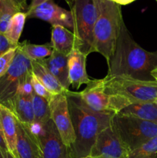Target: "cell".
<instances>
[{"label": "cell", "instance_id": "cell-1", "mask_svg": "<svg viewBox=\"0 0 157 158\" xmlns=\"http://www.w3.org/2000/svg\"><path fill=\"white\" fill-rule=\"evenodd\" d=\"M107 63V75H124L141 80H154L151 72L157 67V51L152 52L142 48L123 23L113 53Z\"/></svg>", "mask_w": 157, "mask_h": 158}, {"label": "cell", "instance_id": "cell-2", "mask_svg": "<svg viewBox=\"0 0 157 158\" xmlns=\"http://www.w3.org/2000/svg\"><path fill=\"white\" fill-rule=\"evenodd\" d=\"M71 120L75 134V141L69 149L70 158H81L90 155L91 150L99 134L109 127L115 114L99 113L88 107L77 92L68 90Z\"/></svg>", "mask_w": 157, "mask_h": 158}, {"label": "cell", "instance_id": "cell-3", "mask_svg": "<svg viewBox=\"0 0 157 158\" xmlns=\"http://www.w3.org/2000/svg\"><path fill=\"white\" fill-rule=\"evenodd\" d=\"M97 19L93 30V52L109 60L113 53L124 23L121 7L110 0H94Z\"/></svg>", "mask_w": 157, "mask_h": 158}, {"label": "cell", "instance_id": "cell-4", "mask_svg": "<svg viewBox=\"0 0 157 158\" xmlns=\"http://www.w3.org/2000/svg\"><path fill=\"white\" fill-rule=\"evenodd\" d=\"M69 6L75 35V47L88 56L93 52V30L97 19L94 0H66Z\"/></svg>", "mask_w": 157, "mask_h": 158}, {"label": "cell", "instance_id": "cell-5", "mask_svg": "<svg viewBox=\"0 0 157 158\" xmlns=\"http://www.w3.org/2000/svg\"><path fill=\"white\" fill-rule=\"evenodd\" d=\"M103 80L105 91L135 102H155L157 98V81L141 80L124 75H106Z\"/></svg>", "mask_w": 157, "mask_h": 158}, {"label": "cell", "instance_id": "cell-6", "mask_svg": "<svg viewBox=\"0 0 157 158\" xmlns=\"http://www.w3.org/2000/svg\"><path fill=\"white\" fill-rule=\"evenodd\" d=\"M111 127L129 151L157 136V123L119 114L112 117Z\"/></svg>", "mask_w": 157, "mask_h": 158}, {"label": "cell", "instance_id": "cell-7", "mask_svg": "<svg viewBox=\"0 0 157 158\" xmlns=\"http://www.w3.org/2000/svg\"><path fill=\"white\" fill-rule=\"evenodd\" d=\"M77 94L83 103L95 112L117 114L131 104L129 100L120 96L108 94L103 87L102 79L90 80L87 86Z\"/></svg>", "mask_w": 157, "mask_h": 158}, {"label": "cell", "instance_id": "cell-8", "mask_svg": "<svg viewBox=\"0 0 157 158\" xmlns=\"http://www.w3.org/2000/svg\"><path fill=\"white\" fill-rule=\"evenodd\" d=\"M32 74L31 60L17 46L14 60L7 72L0 78V104L7 107L22 83Z\"/></svg>", "mask_w": 157, "mask_h": 158}, {"label": "cell", "instance_id": "cell-9", "mask_svg": "<svg viewBox=\"0 0 157 158\" xmlns=\"http://www.w3.org/2000/svg\"><path fill=\"white\" fill-rule=\"evenodd\" d=\"M49 108L51 120L69 151L76 137L71 120L66 94H55L49 101Z\"/></svg>", "mask_w": 157, "mask_h": 158}, {"label": "cell", "instance_id": "cell-10", "mask_svg": "<svg viewBox=\"0 0 157 158\" xmlns=\"http://www.w3.org/2000/svg\"><path fill=\"white\" fill-rule=\"evenodd\" d=\"M33 137L38 143L42 158H70L69 149L51 119L42 123L41 131Z\"/></svg>", "mask_w": 157, "mask_h": 158}, {"label": "cell", "instance_id": "cell-11", "mask_svg": "<svg viewBox=\"0 0 157 158\" xmlns=\"http://www.w3.org/2000/svg\"><path fill=\"white\" fill-rule=\"evenodd\" d=\"M129 149L115 134L111 126L97 137L90 156L102 158H128Z\"/></svg>", "mask_w": 157, "mask_h": 158}, {"label": "cell", "instance_id": "cell-12", "mask_svg": "<svg viewBox=\"0 0 157 158\" xmlns=\"http://www.w3.org/2000/svg\"><path fill=\"white\" fill-rule=\"evenodd\" d=\"M26 13L29 18L39 19L48 22L52 26H62L73 29L70 11L60 7L52 0L37 6L35 9L28 10Z\"/></svg>", "mask_w": 157, "mask_h": 158}, {"label": "cell", "instance_id": "cell-13", "mask_svg": "<svg viewBox=\"0 0 157 158\" xmlns=\"http://www.w3.org/2000/svg\"><path fill=\"white\" fill-rule=\"evenodd\" d=\"M86 57L76 48H73L68 55L69 83L75 89H78L83 84L87 85L91 80L86 72Z\"/></svg>", "mask_w": 157, "mask_h": 158}, {"label": "cell", "instance_id": "cell-14", "mask_svg": "<svg viewBox=\"0 0 157 158\" xmlns=\"http://www.w3.org/2000/svg\"><path fill=\"white\" fill-rule=\"evenodd\" d=\"M16 158H42L37 140L16 119Z\"/></svg>", "mask_w": 157, "mask_h": 158}, {"label": "cell", "instance_id": "cell-15", "mask_svg": "<svg viewBox=\"0 0 157 158\" xmlns=\"http://www.w3.org/2000/svg\"><path fill=\"white\" fill-rule=\"evenodd\" d=\"M0 131L9 152L16 158V118L12 111L0 104Z\"/></svg>", "mask_w": 157, "mask_h": 158}, {"label": "cell", "instance_id": "cell-16", "mask_svg": "<svg viewBox=\"0 0 157 158\" xmlns=\"http://www.w3.org/2000/svg\"><path fill=\"white\" fill-rule=\"evenodd\" d=\"M43 65L58 80L62 86L67 90L70 86L69 80V67L68 56L54 50L49 57L41 60Z\"/></svg>", "mask_w": 157, "mask_h": 158}, {"label": "cell", "instance_id": "cell-17", "mask_svg": "<svg viewBox=\"0 0 157 158\" xmlns=\"http://www.w3.org/2000/svg\"><path fill=\"white\" fill-rule=\"evenodd\" d=\"M7 108L12 111L15 118L22 123L29 124L35 121L32 109V95L27 96L17 94Z\"/></svg>", "mask_w": 157, "mask_h": 158}, {"label": "cell", "instance_id": "cell-18", "mask_svg": "<svg viewBox=\"0 0 157 158\" xmlns=\"http://www.w3.org/2000/svg\"><path fill=\"white\" fill-rule=\"evenodd\" d=\"M49 43L54 50L68 56L75 47V35L64 26H52Z\"/></svg>", "mask_w": 157, "mask_h": 158}, {"label": "cell", "instance_id": "cell-19", "mask_svg": "<svg viewBox=\"0 0 157 158\" xmlns=\"http://www.w3.org/2000/svg\"><path fill=\"white\" fill-rule=\"evenodd\" d=\"M119 114L157 123V105L155 102H135L122 110Z\"/></svg>", "mask_w": 157, "mask_h": 158}, {"label": "cell", "instance_id": "cell-20", "mask_svg": "<svg viewBox=\"0 0 157 158\" xmlns=\"http://www.w3.org/2000/svg\"><path fill=\"white\" fill-rule=\"evenodd\" d=\"M31 63L32 73L52 94H61L67 92V89L62 86L58 80L48 70L40 60H31Z\"/></svg>", "mask_w": 157, "mask_h": 158}, {"label": "cell", "instance_id": "cell-21", "mask_svg": "<svg viewBox=\"0 0 157 158\" xmlns=\"http://www.w3.org/2000/svg\"><path fill=\"white\" fill-rule=\"evenodd\" d=\"M18 47L31 60H41L48 58L53 52V49L50 43L36 45L25 41L21 43H18Z\"/></svg>", "mask_w": 157, "mask_h": 158}, {"label": "cell", "instance_id": "cell-22", "mask_svg": "<svg viewBox=\"0 0 157 158\" xmlns=\"http://www.w3.org/2000/svg\"><path fill=\"white\" fill-rule=\"evenodd\" d=\"M27 18L26 12H18L13 15L9 23L5 36L13 45H18L21 34L24 28L26 19Z\"/></svg>", "mask_w": 157, "mask_h": 158}, {"label": "cell", "instance_id": "cell-23", "mask_svg": "<svg viewBox=\"0 0 157 158\" xmlns=\"http://www.w3.org/2000/svg\"><path fill=\"white\" fill-rule=\"evenodd\" d=\"M32 103L35 121L39 123L49 121L51 119L49 102L33 92L32 94Z\"/></svg>", "mask_w": 157, "mask_h": 158}, {"label": "cell", "instance_id": "cell-24", "mask_svg": "<svg viewBox=\"0 0 157 158\" xmlns=\"http://www.w3.org/2000/svg\"><path fill=\"white\" fill-rule=\"evenodd\" d=\"M157 136L129 151L128 158H156Z\"/></svg>", "mask_w": 157, "mask_h": 158}, {"label": "cell", "instance_id": "cell-25", "mask_svg": "<svg viewBox=\"0 0 157 158\" xmlns=\"http://www.w3.org/2000/svg\"><path fill=\"white\" fill-rule=\"evenodd\" d=\"M19 11L12 4L11 2L9 0H3L2 9L0 13V33L5 34L11 19Z\"/></svg>", "mask_w": 157, "mask_h": 158}, {"label": "cell", "instance_id": "cell-26", "mask_svg": "<svg viewBox=\"0 0 157 158\" xmlns=\"http://www.w3.org/2000/svg\"><path fill=\"white\" fill-rule=\"evenodd\" d=\"M31 83H32V89H33V92L35 94H37L39 97H43L48 101H50L51 99L52 98L55 94H52L39 80L37 79V77L34 75L32 73V77H31Z\"/></svg>", "mask_w": 157, "mask_h": 158}, {"label": "cell", "instance_id": "cell-27", "mask_svg": "<svg viewBox=\"0 0 157 158\" xmlns=\"http://www.w3.org/2000/svg\"><path fill=\"white\" fill-rule=\"evenodd\" d=\"M16 49L17 47L12 48L0 57V78L7 72L10 67L15 56Z\"/></svg>", "mask_w": 157, "mask_h": 158}, {"label": "cell", "instance_id": "cell-28", "mask_svg": "<svg viewBox=\"0 0 157 158\" xmlns=\"http://www.w3.org/2000/svg\"><path fill=\"white\" fill-rule=\"evenodd\" d=\"M18 45H13L8 40V39L5 36L4 34L0 33V57L6 53L8 50L12 48L17 47Z\"/></svg>", "mask_w": 157, "mask_h": 158}, {"label": "cell", "instance_id": "cell-29", "mask_svg": "<svg viewBox=\"0 0 157 158\" xmlns=\"http://www.w3.org/2000/svg\"><path fill=\"white\" fill-rule=\"evenodd\" d=\"M9 2H12V4L18 9L19 12H23L26 10L27 12L28 10V6L27 5V0H9Z\"/></svg>", "mask_w": 157, "mask_h": 158}, {"label": "cell", "instance_id": "cell-30", "mask_svg": "<svg viewBox=\"0 0 157 158\" xmlns=\"http://www.w3.org/2000/svg\"><path fill=\"white\" fill-rule=\"evenodd\" d=\"M48 1H49V0H32L31 4L29 5V8H28V10H31V9H35L37 6H40V5L43 4V3L46 2Z\"/></svg>", "mask_w": 157, "mask_h": 158}, {"label": "cell", "instance_id": "cell-31", "mask_svg": "<svg viewBox=\"0 0 157 158\" xmlns=\"http://www.w3.org/2000/svg\"><path fill=\"white\" fill-rule=\"evenodd\" d=\"M0 150H2L3 151H9L7 146H6V142H5L4 139H3L1 131H0Z\"/></svg>", "mask_w": 157, "mask_h": 158}, {"label": "cell", "instance_id": "cell-32", "mask_svg": "<svg viewBox=\"0 0 157 158\" xmlns=\"http://www.w3.org/2000/svg\"><path fill=\"white\" fill-rule=\"evenodd\" d=\"M110 1L114 2L119 5V6H126V5L130 4V3L133 2L135 0H110Z\"/></svg>", "mask_w": 157, "mask_h": 158}, {"label": "cell", "instance_id": "cell-33", "mask_svg": "<svg viewBox=\"0 0 157 158\" xmlns=\"http://www.w3.org/2000/svg\"><path fill=\"white\" fill-rule=\"evenodd\" d=\"M0 158H15L9 151H3L0 150Z\"/></svg>", "mask_w": 157, "mask_h": 158}, {"label": "cell", "instance_id": "cell-34", "mask_svg": "<svg viewBox=\"0 0 157 158\" xmlns=\"http://www.w3.org/2000/svg\"><path fill=\"white\" fill-rule=\"evenodd\" d=\"M151 76H152V79H153L154 80L157 81V67L151 72Z\"/></svg>", "mask_w": 157, "mask_h": 158}, {"label": "cell", "instance_id": "cell-35", "mask_svg": "<svg viewBox=\"0 0 157 158\" xmlns=\"http://www.w3.org/2000/svg\"><path fill=\"white\" fill-rule=\"evenodd\" d=\"M2 4H3V0H0V13H1L2 9Z\"/></svg>", "mask_w": 157, "mask_h": 158}, {"label": "cell", "instance_id": "cell-36", "mask_svg": "<svg viewBox=\"0 0 157 158\" xmlns=\"http://www.w3.org/2000/svg\"><path fill=\"white\" fill-rule=\"evenodd\" d=\"M81 158H102V157H92V156H86V157H81Z\"/></svg>", "mask_w": 157, "mask_h": 158}, {"label": "cell", "instance_id": "cell-37", "mask_svg": "<svg viewBox=\"0 0 157 158\" xmlns=\"http://www.w3.org/2000/svg\"><path fill=\"white\" fill-rule=\"evenodd\" d=\"M155 103H156V105H157V98H156V100H155Z\"/></svg>", "mask_w": 157, "mask_h": 158}, {"label": "cell", "instance_id": "cell-38", "mask_svg": "<svg viewBox=\"0 0 157 158\" xmlns=\"http://www.w3.org/2000/svg\"><path fill=\"white\" fill-rule=\"evenodd\" d=\"M155 1H156V2H157V0H155Z\"/></svg>", "mask_w": 157, "mask_h": 158}, {"label": "cell", "instance_id": "cell-39", "mask_svg": "<svg viewBox=\"0 0 157 158\" xmlns=\"http://www.w3.org/2000/svg\"><path fill=\"white\" fill-rule=\"evenodd\" d=\"M156 158H157V157H156Z\"/></svg>", "mask_w": 157, "mask_h": 158}]
</instances>
